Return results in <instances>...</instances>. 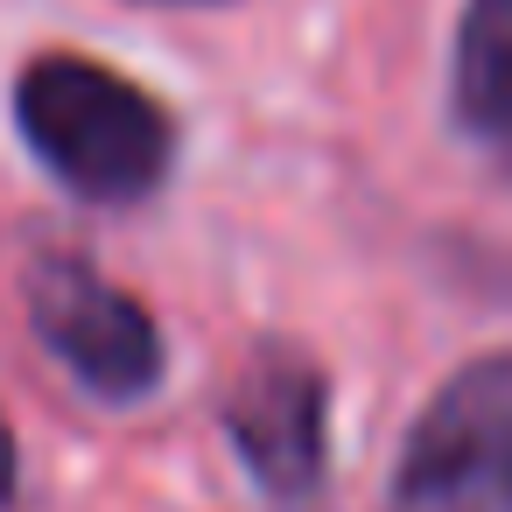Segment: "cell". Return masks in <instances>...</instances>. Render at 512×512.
Here are the masks:
<instances>
[{"label":"cell","mask_w":512,"mask_h":512,"mask_svg":"<svg viewBox=\"0 0 512 512\" xmlns=\"http://www.w3.org/2000/svg\"><path fill=\"white\" fill-rule=\"evenodd\" d=\"M15 127L29 155L85 204H141L176 169L169 106L127 71L78 50H43L22 64Z\"/></svg>","instance_id":"cell-1"},{"label":"cell","mask_w":512,"mask_h":512,"mask_svg":"<svg viewBox=\"0 0 512 512\" xmlns=\"http://www.w3.org/2000/svg\"><path fill=\"white\" fill-rule=\"evenodd\" d=\"M393 512H512V351L456 365L414 414Z\"/></svg>","instance_id":"cell-2"},{"label":"cell","mask_w":512,"mask_h":512,"mask_svg":"<svg viewBox=\"0 0 512 512\" xmlns=\"http://www.w3.org/2000/svg\"><path fill=\"white\" fill-rule=\"evenodd\" d=\"M29 330L106 407L148 400L169 372L162 323L120 281H106L85 253H64V246L29 260Z\"/></svg>","instance_id":"cell-3"},{"label":"cell","mask_w":512,"mask_h":512,"mask_svg":"<svg viewBox=\"0 0 512 512\" xmlns=\"http://www.w3.org/2000/svg\"><path fill=\"white\" fill-rule=\"evenodd\" d=\"M225 435L274 505H302L330 463V379L295 344H260L225 393Z\"/></svg>","instance_id":"cell-4"},{"label":"cell","mask_w":512,"mask_h":512,"mask_svg":"<svg viewBox=\"0 0 512 512\" xmlns=\"http://www.w3.org/2000/svg\"><path fill=\"white\" fill-rule=\"evenodd\" d=\"M449 113L463 141H477L512 169V0H463L449 57Z\"/></svg>","instance_id":"cell-5"},{"label":"cell","mask_w":512,"mask_h":512,"mask_svg":"<svg viewBox=\"0 0 512 512\" xmlns=\"http://www.w3.org/2000/svg\"><path fill=\"white\" fill-rule=\"evenodd\" d=\"M15 491H22V449H15V428H8V414H0V512L15 505Z\"/></svg>","instance_id":"cell-6"},{"label":"cell","mask_w":512,"mask_h":512,"mask_svg":"<svg viewBox=\"0 0 512 512\" xmlns=\"http://www.w3.org/2000/svg\"><path fill=\"white\" fill-rule=\"evenodd\" d=\"M162 8H218V0H162Z\"/></svg>","instance_id":"cell-7"}]
</instances>
